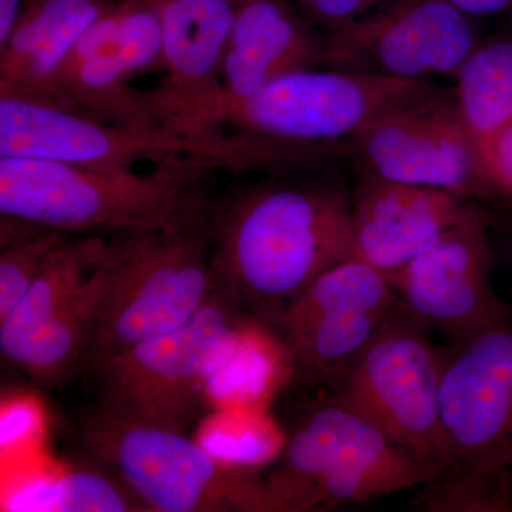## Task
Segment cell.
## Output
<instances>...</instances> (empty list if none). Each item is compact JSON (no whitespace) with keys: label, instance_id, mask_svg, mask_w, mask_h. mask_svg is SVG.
Listing matches in <instances>:
<instances>
[{"label":"cell","instance_id":"16","mask_svg":"<svg viewBox=\"0 0 512 512\" xmlns=\"http://www.w3.org/2000/svg\"><path fill=\"white\" fill-rule=\"evenodd\" d=\"M474 198L363 171L350 195L356 256L390 276L448 232L483 215Z\"/></svg>","mask_w":512,"mask_h":512},{"label":"cell","instance_id":"11","mask_svg":"<svg viewBox=\"0 0 512 512\" xmlns=\"http://www.w3.org/2000/svg\"><path fill=\"white\" fill-rule=\"evenodd\" d=\"M477 45L473 18L447 0H383L328 33L325 67L429 82L456 76Z\"/></svg>","mask_w":512,"mask_h":512},{"label":"cell","instance_id":"8","mask_svg":"<svg viewBox=\"0 0 512 512\" xmlns=\"http://www.w3.org/2000/svg\"><path fill=\"white\" fill-rule=\"evenodd\" d=\"M441 94L429 82L390 79L333 67H309L266 84L229 113L227 128L274 144L319 154L353 140L386 114Z\"/></svg>","mask_w":512,"mask_h":512},{"label":"cell","instance_id":"1","mask_svg":"<svg viewBox=\"0 0 512 512\" xmlns=\"http://www.w3.org/2000/svg\"><path fill=\"white\" fill-rule=\"evenodd\" d=\"M353 256L350 195L335 188L261 185L212 220L218 291L269 325L320 275Z\"/></svg>","mask_w":512,"mask_h":512},{"label":"cell","instance_id":"31","mask_svg":"<svg viewBox=\"0 0 512 512\" xmlns=\"http://www.w3.org/2000/svg\"><path fill=\"white\" fill-rule=\"evenodd\" d=\"M504 480L507 485L508 494H510L512 504V461L504 467Z\"/></svg>","mask_w":512,"mask_h":512},{"label":"cell","instance_id":"2","mask_svg":"<svg viewBox=\"0 0 512 512\" xmlns=\"http://www.w3.org/2000/svg\"><path fill=\"white\" fill-rule=\"evenodd\" d=\"M211 173L188 160L163 161L138 173L0 158V214L72 235L188 231L214 220Z\"/></svg>","mask_w":512,"mask_h":512},{"label":"cell","instance_id":"6","mask_svg":"<svg viewBox=\"0 0 512 512\" xmlns=\"http://www.w3.org/2000/svg\"><path fill=\"white\" fill-rule=\"evenodd\" d=\"M84 446L146 511L272 512L265 481L180 431L134 423L100 406L80 421Z\"/></svg>","mask_w":512,"mask_h":512},{"label":"cell","instance_id":"19","mask_svg":"<svg viewBox=\"0 0 512 512\" xmlns=\"http://www.w3.org/2000/svg\"><path fill=\"white\" fill-rule=\"evenodd\" d=\"M109 239L70 235L50 255L26 295L0 320V350L5 359L18 365L29 340L83 291L106 256Z\"/></svg>","mask_w":512,"mask_h":512},{"label":"cell","instance_id":"26","mask_svg":"<svg viewBox=\"0 0 512 512\" xmlns=\"http://www.w3.org/2000/svg\"><path fill=\"white\" fill-rule=\"evenodd\" d=\"M116 53L134 77L161 69L163 30L154 0H124L114 5Z\"/></svg>","mask_w":512,"mask_h":512},{"label":"cell","instance_id":"28","mask_svg":"<svg viewBox=\"0 0 512 512\" xmlns=\"http://www.w3.org/2000/svg\"><path fill=\"white\" fill-rule=\"evenodd\" d=\"M480 156L494 190L512 197V124L484 147Z\"/></svg>","mask_w":512,"mask_h":512},{"label":"cell","instance_id":"23","mask_svg":"<svg viewBox=\"0 0 512 512\" xmlns=\"http://www.w3.org/2000/svg\"><path fill=\"white\" fill-rule=\"evenodd\" d=\"M9 511L119 512L146 511L106 470L70 471L28 485L10 497Z\"/></svg>","mask_w":512,"mask_h":512},{"label":"cell","instance_id":"33","mask_svg":"<svg viewBox=\"0 0 512 512\" xmlns=\"http://www.w3.org/2000/svg\"><path fill=\"white\" fill-rule=\"evenodd\" d=\"M232 2L237 3V5H239V3L247 2V0H232Z\"/></svg>","mask_w":512,"mask_h":512},{"label":"cell","instance_id":"25","mask_svg":"<svg viewBox=\"0 0 512 512\" xmlns=\"http://www.w3.org/2000/svg\"><path fill=\"white\" fill-rule=\"evenodd\" d=\"M410 505L430 512H512L504 470L487 474L453 468L423 485Z\"/></svg>","mask_w":512,"mask_h":512},{"label":"cell","instance_id":"7","mask_svg":"<svg viewBox=\"0 0 512 512\" xmlns=\"http://www.w3.org/2000/svg\"><path fill=\"white\" fill-rule=\"evenodd\" d=\"M239 340L237 306L217 289L183 326L97 369V406L123 420L185 433L200 413L212 375Z\"/></svg>","mask_w":512,"mask_h":512},{"label":"cell","instance_id":"14","mask_svg":"<svg viewBox=\"0 0 512 512\" xmlns=\"http://www.w3.org/2000/svg\"><path fill=\"white\" fill-rule=\"evenodd\" d=\"M365 170L397 183L484 198L497 192L473 138L444 94L394 110L353 138Z\"/></svg>","mask_w":512,"mask_h":512},{"label":"cell","instance_id":"9","mask_svg":"<svg viewBox=\"0 0 512 512\" xmlns=\"http://www.w3.org/2000/svg\"><path fill=\"white\" fill-rule=\"evenodd\" d=\"M399 302L336 384V396L397 446L447 473L440 416L444 346Z\"/></svg>","mask_w":512,"mask_h":512},{"label":"cell","instance_id":"21","mask_svg":"<svg viewBox=\"0 0 512 512\" xmlns=\"http://www.w3.org/2000/svg\"><path fill=\"white\" fill-rule=\"evenodd\" d=\"M454 79L458 117L480 153L512 124V40L478 43Z\"/></svg>","mask_w":512,"mask_h":512},{"label":"cell","instance_id":"27","mask_svg":"<svg viewBox=\"0 0 512 512\" xmlns=\"http://www.w3.org/2000/svg\"><path fill=\"white\" fill-rule=\"evenodd\" d=\"M383 0H296L303 15L328 32L362 18Z\"/></svg>","mask_w":512,"mask_h":512},{"label":"cell","instance_id":"20","mask_svg":"<svg viewBox=\"0 0 512 512\" xmlns=\"http://www.w3.org/2000/svg\"><path fill=\"white\" fill-rule=\"evenodd\" d=\"M133 79V74L113 50L79 62L64 63L42 99L116 126L136 130L167 128L161 120L153 90L136 89L131 86Z\"/></svg>","mask_w":512,"mask_h":512},{"label":"cell","instance_id":"3","mask_svg":"<svg viewBox=\"0 0 512 512\" xmlns=\"http://www.w3.org/2000/svg\"><path fill=\"white\" fill-rule=\"evenodd\" d=\"M212 222L180 232H140L109 239L84 373L138 343L183 326L217 291Z\"/></svg>","mask_w":512,"mask_h":512},{"label":"cell","instance_id":"22","mask_svg":"<svg viewBox=\"0 0 512 512\" xmlns=\"http://www.w3.org/2000/svg\"><path fill=\"white\" fill-rule=\"evenodd\" d=\"M100 265L83 291L56 313L23 350L16 366L36 382L63 384L84 373L99 306Z\"/></svg>","mask_w":512,"mask_h":512},{"label":"cell","instance_id":"4","mask_svg":"<svg viewBox=\"0 0 512 512\" xmlns=\"http://www.w3.org/2000/svg\"><path fill=\"white\" fill-rule=\"evenodd\" d=\"M0 158H37L104 171H133L141 161L188 160L212 171L262 170L288 163L278 147L237 131L190 136L168 128L136 130L42 97L15 94L0 96Z\"/></svg>","mask_w":512,"mask_h":512},{"label":"cell","instance_id":"17","mask_svg":"<svg viewBox=\"0 0 512 512\" xmlns=\"http://www.w3.org/2000/svg\"><path fill=\"white\" fill-rule=\"evenodd\" d=\"M326 37L288 0L239 3L229 35L222 83L229 113L272 80L295 70L325 66Z\"/></svg>","mask_w":512,"mask_h":512},{"label":"cell","instance_id":"18","mask_svg":"<svg viewBox=\"0 0 512 512\" xmlns=\"http://www.w3.org/2000/svg\"><path fill=\"white\" fill-rule=\"evenodd\" d=\"M110 6L103 0H32L0 46V96L42 97L77 40Z\"/></svg>","mask_w":512,"mask_h":512},{"label":"cell","instance_id":"24","mask_svg":"<svg viewBox=\"0 0 512 512\" xmlns=\"http://www.w3.org/2000/svg\"><path fill=\"white\" fill-rule=\"evenodd\" d=\"M72 234L2 217L0 320L26 295L47 259Z\"/></svg>","mask_w":512,"mask_h":512},{"label":"cell","instance_id":"15","mask_svg":"<svg viewBox=\"0 0 512 512\" xmlns=\"http://www.w3.org/2000/svg\"><path fill=\"white\" fill-rule=\"evenodd\" d=\"M163 30L164 80L153 90L164 126L190 136L227 131L222 62L234 25L232 0H154Z\"/></svg>","mask_w":512,"mask_h":512},{"label":"cell","instance_id":"29","mask_svg":"<svg viewBox=\"0 0 512 512\" xmlns=\"http://www.w3.org/2000/svg\"><path fill=\"white\" fill-rule=\"evenodd\" d=\"M470 18L512 12V0H447Z\"/></svg>","mask_w":512,"mask_h":512},{"label":"cell","instance_id":"32","mask_svg":"<svg viewBox=\"0 0 512 512\" xmlns=\"http://www.w3.org/2000/svg\"><path fill=\"white\" fill-rule=\"evenodd\" d=\"M507 242H508V245H510V249H511V256H512V224L510 225V227H507Z\"/></svg>","mask_w":512,"mask_h":512},{"label":"cell","instance_id":"30","mask_svg":"<svg viewBox=\"0 0 512 512\" xmlns=\"http://www.w3.org/2000/svg\"><path fill=\"white\" fill-rule=\"evenodd\" d=\"M23 10V0H0V46L8 40Z\"/></svg>","mask_w":512,"mask_h":512},{"label":"cell","instance_id":"12","mask_svg":"<svg viewBox=\"0 0 512 512\" xmlns=\"http://www.w3.org/2000/svg\"><path fill=\"white\" fill-rule=\"evenodd\" d=\"M440 416L451 470L495 474L512 461V316L444 346Z\"/></svg>","mask_w":512,"mask_h":512},{"label":"cell","instance_id":"10","mask_svg":"<svg viewBox=\"0 0 512 512\" xmlns=\"http://www.w3.org/2000/svg\"><path fill=\"white\" fill-rule=\"evenodd\" d=\"M399 302L387 276L353 256L320 275L271 325L299 377L335 389Z\"/></svg>","mask_w":512,"mask_h":512},{"label":"cell","instance_id":"5","mask_svg":"<svg viewBox=\"0 0 512 512\" xmlns=\"http://www.w3.org/2000/svg\"><path fill=\"white\" fill-rule=\"evenodd\" d=\"M443 473L335 394L303 417L264 481L272 511L295 512L365 503L423 487Z\"/></svg>","mask_w":512,"mask_h":512},{"label":"cell","instance_id":"13","mask_svg":"<svg viewBox=\"0 0 512 512\" xmlns=\"http://www.w3.org/2000/svg\"><path fill=\"white\" fill-rule=\"evenodd\" d=\"M493 222L484 212L387 276L404 308L448 345L512 316V303L493 284Z\"/></svg>","mask_w":512,"mask_h":512}]
</instances>
